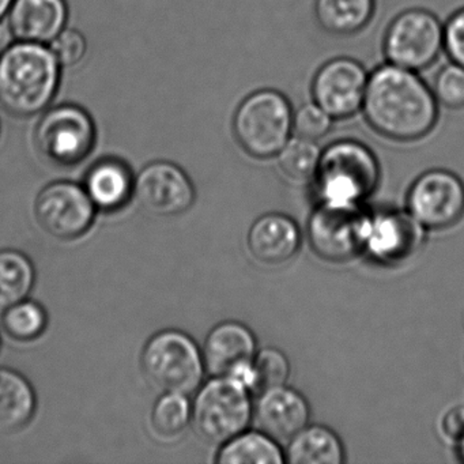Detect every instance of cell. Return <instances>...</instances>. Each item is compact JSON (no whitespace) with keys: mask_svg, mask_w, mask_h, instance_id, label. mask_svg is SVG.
I'll use <instances>...</instances> for the list:
<instances>
[{"mask_svg":"<svg viewBox=\"0 0 464 464\" xmlns=\"http://www.w3.org/2000/svg\"><path fill=\"white\" fill-rule=\"evenodd\" d=\"M439 105L433 89L418 72L385 62L369 74L361 112L385 140L414 142L433 131Z\"/></svg>","mask_w":464,"mask_h":464,"instance_id":"cell-1","label":"cell"},{"mask_svg":"<svg viewBox=\"0 0 464 464\" xmlns=\"http://www.w3.org/2000/svg\"><path fill=\"white\" fill-rule=\"evenodd\" d=\"M59 66L40 43L12 45L0 58V105L15 116L42 112L58 89Z\"/></svg>","mask_w":464,"mask_h":464,"instance_id":"cell-2","label":"cell"},{"mask_svg":"<svg viewBox=\"0 0 464 464\" xmlns=\"http://www.w3.org/2000/svg\"><path fill=\"white\" fill-rule=\"evenodd\" d=\"M314 180L323 202L358 205L376 189L379 161L373 151L358 140H336L320 154Z\"/></svg>","mask_w":464,"mask_h":464,"instance_id":"cell-3","label":"cell"},{"mask_svg":"<svg viewBox=\"0 0 464 464\" xmlns=\"http://www.w3.org/2000/svg\"><path fill=\"white\" fill-rule=\"evenodd\" d=\"M293 115L292 104L284 94L273 89L254 92L236 110V140L249 156L273 159L293 137Z\"/></svg>","mask_w":464,"mask_h":464,"instance_id":"cell-4","label":"cell"},{"mask_svg":"<svg viewBox=\"0 0 464 464\" xmlns=\"http://www.w3.org/2000/svg\"><path fill=\"white\" fill-rule=\"evenodd\" d=\"M143 373L162 392H194L202 384L205 361L191 336L165 330L149 339L143 347Z\"/></svg>","mask_w":464,"mask_h":464,"instance_id":"cell-5","label":"cell"},{"mask_svg":"<svg viewBox=\"0 0 464 464\" xmlns=\"http://www.w3.org/2000/svg\"><path fill=\"white\" fill-rule=\"evenodd\" d=\"M254 417L248 388L230 377H213L192 404V423L205 441L224 444L246 430Z\"/></svg>","mask_w":464,"mask_h":464,"instance_id":"cell-6","label":"cell"},{"mask_svg":"<svg viewBox=\"0 0 464 464\" xmlns=\"http://www.w3.org/2000/svg\"><path fill=\"white\" fill-rule=\"evenodd\" d=\"M444 51V25L428 10L401 13L388 26L382 40L385 62L420 72L436 63Z\"/></svg>","mask_w":464,"mask_h":464,"instance_id":"cell-7","label":"cell"},{"mask_svg":"<svg viewBox=\"0 0 464 464\" xmlns=\"http://www.w3.org/2000/svg\"><path fill=\"white\" fill-rule=\"evenodd\" d=\"M371 221L358 205L323 202L309 219V243L323 259L347 262L366 248Z\"/></svg>","mask_w":464,"mask_h":464,"instance_id":"cell-8","label":"cell"},{"mask_svg":"<svg viewBox=\"0 0 464 464\" xmlns=\"http://www.w3.org/2000/svg\"><path fill=\"white\" fill-rule=\"evenodd\" d=\"M96 138L91 116L74 105H62L45 113L36 130V145L45 160L62 167L82 161Z\"/></svg>","mask_w":464,"mask_h":464,"instance_id":"cell-9","label":"cell"},{"mask_svg":"<svg viewBox=\"0 0 464 464\" xmlns=\"http://www.w3.org/2000/svg\"><path fill=\"white\" fill-rule=\"evenodd\" d=\"M34 216L48 235L59 240H74L91 229L96 205L83 187L56 181L37 195Z\"/></svg>","mask_w":464,"mask_h":464,"instance_id":"cell-10","label":"cell"},{"mask_svg":"<svg viewBox=\"0 0 464 464\" xmlns=\"http://www.w3.org/2000/svg\"><path fill=\"white\" fill-rule=\"evenodd\" d=\"M409 208L425 229H448L464 216L463 181L448 170H429L412 184Z\"/></svg>","mask_w":464,"mask_h":464,"instance_id":"cell-11","label":"cell"},{"mask_svg":"<svg viewBox=\"0 0 464 464\" xmlns=\"http://www.w3.org/2000/svg\"><path fill=\"white\" fill-rule=\"evenodd\" d=\"M369 74L360 62L336 58L325 62L312 81V99L334 121L361 112Z\"/></svg>","mask_w":464,"mask_h":464,"instance_id":"cell-12","label":"cell"},{"mask_svg":"<svg viewBox=\"0 0 464 464\" xmlns=\"http://www.w3.org/2000/svg\"><path fill=\"white\" fill-rule=\"evenodd\" d=\"M206 372L213 377H230L255 390L252 362L256 355V341L246 325L225 322L216 325L206 338L203 347Z\"/></svg>","mask_w":464,"mask_h":464,"instance_id":"cell-13","label":"cell"},{"mask_svg":"<svg viewBox=\"0 0 464 464\" xmlns=\"http://www.w3.org/2000/svg\"><path fill=\"white\" fill-rule=\"evenodd\" d=\"M132 195L148 213L172 217L186 213L194 205L195 188L181 168L159 161L140 170Z\"/></svg>","mask_w":464,"mask_h":464,"instance_id":"cell-14","label":"cell"},{"mask_svg":"<svg viewBox=\"0 0 464 464\" xmlns=\"http://www.w3.org/2000/svg\"><path fill=\"white\" fill-rule=\"evenodd\" d=\"M425 227L410 213H382L371 221L366 249L373 259L398 265L411 259L425 240Z\"/></svg>","mask_w":464,"mask_h":464,"instance_id":"cell-15","label":"cell"},{"mask_svg":"<svg viewBox=\"0 0 464 464\" xmlns=\"http://www.w3.org/2000/svg\"><path fill=\"white\" fill-rule=\"evenodd\" d=\"M254 417L260 430L278 442L290 441L308 426L311 410L300 392L281 385L260 393Z\"/></svg>","mask_w":464,"mask_h":464,"instance_id":"cell-16","label":"cell"},{"mask_svg":"<svg viewBox=\"0 0 464 464\" xmlns=\"http://www.w3.org/2000/svg\"><path fill=\"white\" fill-rule=\"evenodd\" d=\"M301 233L289 217L267 214L260 217L248 233V248L252 256L266 266H281L289 262L300 248Z\"/></svg>","mask_w":464,"mask_h":464,"instance_id":"cell-17","label":"cell"},{"mask_svg":"<svg viewBox=\"0 0 464 464\" xmlns=\"http://www.w3.org/2000/svg\"><path fill=\"white\" fill-rule=\"evenodd\" d=\"M66 21L64 0H14L10 7V29L20 42H53Z\"/></svg>","mask_w":464,"mask_h":464,"instance_id":"cell-18","label":"cell"},{"mask_svg":"<svg viewBox=\"0 0 464 464\" xmlns=\"http://www.w3.org/2000/svg\"><path fill=\"white\" fill-rule=\"evenodd\" d=\"M85 189L97 208L118 210L134 192V180L123 162L104 160L89 170Z\"/></svg>","mask_w":464,"mask_h":464,"instance_id":"cell-19","label":"cell"},{"mask_svg":"<svg viewBox=\"0 0 464 464\" xmlns=\"http://www.w3.org/2000/svg\"><path fill=\"white\" fill-rule=\"evenodd\" d=\"M376 10V0H314V17L333 36H353L365 29Z\"/></svg>","mask_w":464,"mask_h":464,"instance_id":"cell-20","label":"cell"},{"mask_svg":"<svg viewBox=\"0 0 464 464\" xmlns=\"http://www.w3.org/2000/svg\"><path fill=\"white\" fill-rule=\"evenodd\" d=\"M36 395L28 380L12 369L0 368V431L24 428L34 417Z\"/></svg>","mask_w":464,"mask_h":464,"instance_id":"cell-21","label":"cell"},{"mask_svg":"<svg viewBox=\"0 0 464 464\" xmlns=\"http://www.w3.org/2000/svg\"><path fill=\"white\" fill-rule=\"evenodd\" d=\"M285 461L290 464H342L344 450L339 437L325 426H306L287 445Z\"/></svg>","mask_w":464,"mask_h":464,"instance_id":"cell-22","label":"cell"},{"mask_svg":"<svg viewBox=\"0 0 464 464\" xmlns=\"http://www.w3.org/2000/svg\"><path fill=\"white\" fill-rule=\"evenodd\" d=\"M284 461L278 441L262 430L241 431L224 442L217 455L219 464H282Z\"/></svg>","mask_w":464,"mask_h":464,"instance_id":"cell-23","label":"cell"},{"mask_svg":"<svg viewBox=\"0 0 464 464\" xmlns=\"http://www.w3.org/2000/svg\"><path fill=\"white\" fill-rule=\"evenodd\" d=\"M34 267L18 251H0V314L25 300L34 285Z\"/></svg>","mask_w":464,"mask_h":464,"instance_id":"cell-24","label":"cell"},{"mask_svg":"<svg viewBox=\"0 0 464 464\" xmlns=\"http://www.w3.org/2000/svg\"><path fill=\"white\" fill-rule=\"evenodd\" d=\"M191 420L192 404L186 393L164 392L151 410V425L165 439L183 433Z\"/></svg>","mask_w":464,"mask_h":464,"instance_id":"cell-25","label":"cell"},{"mask_svg":"<svg viewBox=\"0 0 464 464\" xmlns=\"http://www.w3.org/2000/svg\"><path fill=\"white\" fill-rule=\"evenodd\" d=\"M47 322L44 308L36 301L26 298L2 312L4 330L15 341H34L44 333Z\"/></svg>","mask_w":464,"mask_h":464,"instance_id":"cell-26","label":"cell"},{"mask_svg":"<svg viewBox=\"0 0 464 464\" xmlns=\"http://www.w3.org/2000/svg\"><path fill=\"white\" fill-rule=\"evenodd\" d=\"M320 154L316 142L293 135L276 159L285 176L295 181H308L314 178Z\"/></svg>","mask_w":464,"mask_h":464,"instance_id":"cell-27","label":"cell"},{"mask_svg":"<svg viewBox=\"0 0 464 464\" xmlns=\"http://www.w3.org/2000/svg\"><path fill=\"white\" fill-rule=\"evenodd\" d=\"M255 374V391L271 390L286 384L290 376V363L281 350L266 347L255 355L252 362Z\"/></svg>","mask_w":464,"mask_h":464,"instance_id":"cell-28","label":"cell"},{"mask_svg":"<svg viewBox=\"0 0 464 464\" xmlns=\"http://www.w3.org/2000/svg\"><path fill=\"white\" fill-rule=\"evenodd\" d=\"M433 93L437 102L448 110L464 108V67L445 64L434 78Z\"/></svg>","mask_w":464,"mask_h":464,"instance_id":"cell-29","label":"cell"},{"mask_svg":"<svg viewBox=\"0 0 464 464\" xmlns=\"http://www.w3.org/2000/svg\"><path fill=\"white\" fill-rule=\"evenodd\" d=\"M334 119L316 102L301 105L293 115V135L304 140H323L333 129Z\"/></svg>","mask_w":464,"mask_h":464,"instance_id":"cell-30","label":"cell"},{"mask_svg":"<svg viewBox=\"0 0 464 464\" xmlns=\"http://www.w3.org/2000/svg\"><path fill=\"white\" fill-rule=\"evenodd\" d=\"M51 51L62 66H74L82 61L86 53V40L80 32L66 29L62 31L51 44Z\"/></svg>","mask_w":464,"mask_h":464,"instance_id":"cell-31","label":"cell"},{"mask_svg":"<svg viewBox=\"0 0 464 464\" xmlns=\"http://www.w3.org/2000/svg\"><path fill=\"white\" fill-rule=\"evenodd\" d=\"M444 51L450 62L464 67V7L453 13L444 25Z\"/></svg>","mask_w":464,"mask_h":464,"instance_id":"cell-32","label":"cell"},{"mask_svg":"<svg viewBox=\"0 0 464 464\" xmlns=\"http://www.w3.org/2000/svg\"><path fill=\"white\" fill-rule=\"evenodd\" d=\"M442 433L453 441H460L464 437V406L453 407L445 412L441 420Z\"/></svg>","mask_w":464,"mask_h":464,"instance_id":"cell-33","label":"cell"},{"mask_svg":"<svg viewBox=\"0 0 464 464\" xmlns=\"http://www.w3.org/2000/svg\"><path fill=\"white\" fill-rule=\"evenodd\" d=\"M13 36L14 34H13L12 29L0 25V58L12 47Z\"/></svg>","mask_w":464,"mask_h":464,"instance_id":"cell-34","label":"cell"},{"mask_svg":"<svg viewBox=\"0 0 464 464\" xmlns=\"http://www.w3.org/2000/svg\"><path fill=\"white\" fill-rule=\"evenodd\" d=\"M13 2H14V0H0V18L4 17L7 12H10Z\"/></svg>","mask_w":464,"mask_h":464,"instance_id":"cell-35","label":"cell"},{"mask_svg":"<svg viewBox=\"0 0 464 464\" xmlns=\"http://www.w3.org/2000/svg\"><path fill=\"white\" fill-rule=\"evenodd\" d=\"M459 453H460L461 459L464 460V437L459 441Z\"/></svg>","mask_w":464,"mask_h":464,"instance_id":"cell-36","label":"cell"}]
</instances>
